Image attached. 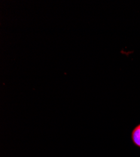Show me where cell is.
<instances>
[{
    "label": "cell",
    "instance_id": "obj_1",
    "mask_svg": "<svg viewBox=\"0 0 140 157\" xmlns=\"http://www.w3.org/2000/svg\"><path fill=\"white\" fill-rule=\"evenodd\" d=\"M132 138L136 145L140 147V124L138 125L133 132Z\"/></svg>",
    "mask_w": 140,
    "mask_h": 157
}]
</instances>
